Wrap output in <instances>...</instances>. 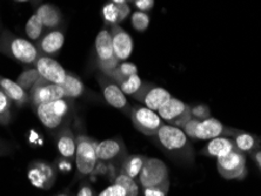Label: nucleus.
<instances>
[{
	"label": "nucleus",
	"mask_w": 261,
	"mask_h": 196,
	"mask_svg": "<svg viewBox=\"0 0 261 196\" xmlns=\"http://www.w3.org/2000/svg\"><path fill=\"white\" fill-rule=\"evenodd\" d=\"M156 145L168 157L182 166H192L195 161V153L189 136L179 127L164 125L153 136Z\"/></svg>",
	"instance_id": "1"
},
{
	"label": "nucleus",
	"mask_w": 261,
	"mask_h": 196,
	"mask_svg": "<svg viewBox=\"0 0 261 196\" xmlns=\"http://www.w3.org/2000/svg\"><path fill=\"white\" fill-rule=\"evenodd\" d=\"M0 51L22 64H34L40 55L36 45L7 31H4L0 36Z\"/></svg>",
	"instance_id": "2"
},
{
	"label": "nucleus",
	"mask_w": 261,
	"mask_h": 196,
	"mask_svg": "<svg viewBox=\"0 0 261 196\" xmlns=\"http://www.w3.org/2000/svg\"><path fill=\"white\" fill-rule=\"evenodd\" d=\"M72 109L71 99L63 98L49 101L36 107V113L46 128L56 130L57 133L65 127L68 115Z\"/></svg>",
	"instance_id": "3"
},
{
	"label": "nucleus",
	"mask_w": 261,
	"mask_h": 196,
	"mask_svg": "<svg viewBox=\"0 0 261 196\" xmlns=\"http://www.w3.org/2000/svg\"><path fill=\"white\" fill-rule=\"evenodd\" d=\"M97 141L87 135L76 136L75 166L80 176H88L93 174L98 166Z\"/></svg>",
	"instance_id": "4"
},
{
	"label": "nucleus",
	"mask_w": 261,
	"mask_h": 196,
	"mask_svg": "<svg viewBox=\"0 0 261 196\" xmlns=\"http://www.w3.org/2000/svg\"><path fill=\"white\" fill-rule=\"evenodd\" d=\"M217 169L219 174L226 180H244L248 173L246 154L234 149L227 155L218 157Z\"/></svg>",
	"instance_id": "5"
},
{
	"label": "nucleus",
	"mask_w": 261,
	"mask_h": 196,
	"mask_svg": "<svg viewBox=\"0 0 261 196\" xmlns=\"http://www.w3.org/2000/svg\"><path fill=\"white\" fill-rule=\"evenodd\" d=\"M129 118L136 129L146 136H154L165 125L164 120L155 110L145 106H133Z\"/></svg>",
	"instance_id": "6"
},
{
	"label": "nucleus",
	"mask_w": 261,
	"mask_h": 196,
	"mask_svg": "<svg viewBox=\"0 0 261 196\" xmlns=\"http://www.w3.org/2000/svg\"><path fill=\"white\" fill-rule=\"evenodd\" d=\"M95 55L99 70L103 74H109L119 65V61L114 55L112 38L110 31L101 30L95 39Z\"/></svg>",
	"instance_id": "7"
},
{
	"label": "nucleus",
	"mask_w": 261,
	"mask_h": 196,
	"mask_svg": "<svg viewBox=\"0 0 261 196\" xmlns=\"http://www.w3.org/2000/svg\"><path fill=\"white\" fill-rule=\"evenodd\" d=\"M166 181H170V171L166 163L155 157H146L144 167L138 178V183L141 188L159 186Z\"/></svg>",
	"instance_id": "8"
},
{
	"label": "nucleus",
	"mask_w": 261,
	"mask_h": 196,
	"mask_svg": "<svg viewBox=\"0 0 261 196\" xmlns=\"http://www.w3.org/2000/svg\"><path fill=\"white\" fill-rule=\"evenodd\" d=\"M98 162L106 166H116L120 168L122 161L128 155L127 148L121 139H109L101 142H97Z\"/></svg>",
	"instance_id": "9"
},
{
	"label": "nucleus",
	"mask_w": 261,
	"mask_h": 196,
	"mask_svg": "<svg viewBox=\"0 0 261 196\" xmlns=\"http://www.w3.org/2000/svg\"><path fill=\"white\" fill-rule=\"evenodd\" d=\"M98 83L101 88L103 99L106 100V102L110 106L114 107L118 110H121L122 113L129 117L132 107H130L128 100L126 98V94L121 91V88L116 82H113L109 76L103 74V73L98 75Z\"/></svg>",
	"instance_id": "10"
},
{
	"label": "nucleus",
	"mask_w": 261,
	"mask_h": 196,
	"mask_svg": "<svg viewBox=\"0 0 261 196\" xmlns=\"http://www.w3.org/2000/svg\"><path fill=\"white\" fill-rule=\"evenodd\" d=\"M132 98L143 103L147 108L158 112L161 107L172 98V95L170 92L163 87L155 86V85L149 82H144L140 90Z\"/></svg>",
	"instance_id": "11"
},
{
	"label": "nucleus",
	"mask_w": 261,
	"mask_h": 196,
	"mask_svg": "<svg viewBox=\"0 0 261 196\" xmlns=\"http://www.w3.org/2000/svg\"><path fill=\"white\" fill-rule=\"evenodd\" d=\"M158 114L164 121L168 122V125L179 127V128L192 118L191 106L173 97L161 107L158 110Z\"/></svg>",
	"instance_id": "12"
},
{
	"label": "nucleus",
	"mask_w": 261,
	"mask_h": 196,
	"mask_svg": "<svg viewBox=\"0 0 261 196\" xmlns=\"http://www.w3.org/2000/svg\"><path fill=\"white\" fill-rule=\"evenodd\" d=\"M29 95L30 102L36 108L37 106L41 105V103L65 98V92L61 85L48 82L44 78H40L39 81L36 83V86L30 91Z\"/></svg>",
	"instance_id": "13"
},
{
	"label": "nucleus",
	"mask_w": 261,
	"mask_h": 196,
	"mask_svg": "<svg viewBox=\"0 0 261 196\" xmlns=\"http://www.w3.org/2000/svg\"><path fill=\"white\" fill-rule=\"evenodd\" d=\"M28 178L34 187L40 189H49L56 182V168L44 161H37L31 164L28 171Z\"/></svg>",
	"instance_id": "14"
},
{
	"label": "nucleus",
	"mask_w": 261,
	"mask_h": 196,
	"mask_svg": "<svg viewBox=\"0 0 261 196\" xmlns=\"http://www.w3.org/2000/svg\"><path fill=\"white\" fill-rule=\"evenodd\" d=\"M34 65H36L37 71L39 72L41 78H44L46 81L63 85L66 80L68 72L51 57L39 55Z\"/></svg>",
	"instance_id": "15"
},
{
	"label": "nucleus",
	"mask_w": 261,
	"mask_h": 196,
	"mask_svg": "<svg viewBox=\"0 0 261 196\" xmlns=\"http://www.w3.org/2000/svg\"><path fill=\"white\" fill-rule=\"evenodd\" d=\"M111 38H112V45L114 55L119 63L127 60L133 52V40L129 34L119 25L111 26Z\"/></svg>",
	"instance_id": "16"
},
{
	"label": "nucleus",
	"mask_w": 261,
	"mask_h": 196,
	"mask_svg": "<svg viewBox=\"0 0 261 196\" xmlns=\"http://www.w3.org/2000/svg\"><path fill=\"white\" fill-rule=\"evenodd\" d=\"M233 127L225 126L216 118H208L206 120L198 122L197 133H195V140H212L216 137L231 135Z\"/></svg>",
	"instance_id": "17"
},
{
	"label": "nucleus",
	"mask_w": 261,
	"mask_h": 196,
	"mask_svg": "<svg viewBox=\"0 0 261 196\" xmlns=\"http://www.w3.org/2000/svg\"><path fill=\"white\" fill-rule=\"evenodd\" d=\"M65 36L61 30H48L47 32L41 36L38 40L37 48L40 55H55L64 46Z\"/></svg>",
	"instance_id": "18"
},
{
	"label": "nucleus",
	"mask_w": 261,
	"mask_h": 196,
	"mask_svg": "<svg viewBox=\"0 0 261 196\" xmlns=\"http://www.w3.org/2000/svg\"><path fill=\"white\" fill-rule=\"evenodd\" d=\"M56 145L61 157L68 161H73L75 159L76 136L72 132L70 127L65 126L64 128H61L57 133Z\"/></svg>",
	"instance_id": "19"
},
{
	"label": "nucleus",
	"mask_w": 261,
	"mask_h": 196,
	"mask_svg": "<svg viewBox=\"0 0 261 196\" xmlns=\"http://www.w3.org/2000/svg\"><path fill=\"white\" fill-rule=\"evenodd\" d=\"M229 137L233 140L238 151H240L246 155H249L252 152L261 149V139L258 135H255V134L232 128Z\"/></svg>",
	"instance_id": "20"
},
{
	"label": "nucleus",
	"mask_w": 261,
	"mask_h": 196,
	"mask_svg": "<svg viewBox=\"0 0 261 196\" xmlns=\"http://www.w3.org/2000/svg\"><path fill=\"white\" fill-rule=\"evenodd\" d=\"M0 88L18 107H22L30 102L29 93L17 81L0 76Z\"/></svg>",
	"instance_id": "21"
},
{
	"label": "nucleus",
	"mask_w": 261,
	"mask_h": 196,
	"mask_svg": "<svg viewBox=\"0 0 261 196\" xmlns=\"http://www.w3.org/2000/svg\"><path fill=\"white\" fill-rule=\"evenodd\" d=\"M236 148L233 140L227 136L216 137L207 142V145L201 149V154L210 157H221L233 152Z\"/></svg>",
	"instance_id": "22"
},
{
	"label": "nucleus",
	"mask_w": 261,
	"mask_h": 196,
	"mask_svg": "<svg viewBox=\"0 0 261 196\" xmlns=\"http://www.w3.org/2000/svg\"><path fill=\"white\" fill-rule=\"evenodd\" d=\"M36 13L40 18L46 30H55L63 22V14L58 7L53 4H44L39 6Z\"/></svg>",
	"instance_id": "23"
},
{
	"label": "nucleus",
	"mask_w": 261,
	"mask_h": 196,
	"mask_svg": "<svg viewBox=\"0 0 261 196\" xmlns=\"http://www.w3.org/2000/svg\"><path fill=\"white\" fill-rule=\"evenodd\" d=\"M146 157L147 156L141 155V154L127 155L126 156V159L122 161L121 166L119 168L120 169L119 172L124 173V174L129 176V178H132L138 181V178H139L141 169L144 167Z\"/></svg>",
	"instance_id": "24"
},
{
	"label": "nucleus",
	"mask_w": 261,
	"mask_h": 196,
	"mask_svg": "<svg viewBox=\"0 0 261 196\" xmlns=\"http://www.w3.org/2000/svg\"><path fill=\"white\" fill-rule=\"evenodd\" d=\"M61 86H63V90L65 92V98L67 99L80 98L85 92V86H84L82 80L76 75L72 74V73H67L66 80Z\"/></svg>",
	"instance_id": "25"
},
{
	"label": "nucleus",
	"mask_w": 261,
	"mask_h": 196,
	"mask_svg": "<svg viewBox=\"0 0 261 196\" xmlns=\"http://www.w3.org/2000/svg\"><path fill=\"white\" fill-rule=\"evenodd\" d=\"M133 74H138V68L136 65L132 63H125V61H122V63H119L118 66L114 68L112 72H110L109 74L105 75L109 76V78L112 80L113 82H116L118 86H120V85L125 81L126 78H128V76Z\"/></svg>",
	"instance_id": "26"
},
{
	"label": "nucleus",
	"mask_w": 261,
	"mask_h": 196,
	"mask_svg": "<svg viewBox=\"0 0 261 196\" xmlns=\"http://www.w3.org/2000/svg\"><path fill=\"white\" fill-rule=\"evenodd\" d=\"M114 183L120 186L125 190L126 196H139V183H138L137 180L129 178L124 173H118L116 178H114Z\"/></svg>",
	"instance_id": "27"
},
{
	"label": "nucleus",
	"mask_w": 261,
	"mask_h": 196,
	"mask_svg": "<svg viewBox=\"0 0 261 196\" xmlns=\"http://www.w3.org/2000/svg\"><path fill=\"white\" fill-rule=\"evenodd\" d=\"M40 74L37 71V68H30V70H25L18 76L17 82L24 88V90L30 93V91L36 86V83L40 80Z\"/></svg>",
	"instance_id": "28"
},
{
	"label": "nucleus",
	"mask_w": 261,
	"mask_h": 196,
	"mask_svg": "<svg viewBox=\"0 0 261 196\" xmlns=\"http://www.w3.org/2000/svg\"><path fill=\"white\" fill-rule=\"evenodd\" d=\"M44 25L41 22L40 18L38 17L37 13H34L32 17H31L28 22H26V34L30 38L31 40L38 41L43 36V31H44Z\"/></svg>",
	"instance_id": "29"
},
{
	"label": "nucleus",
	"mask_w": 261,
	"mask_h": 196,
	"mask_svg": "<svg viewBox=\"0 0 261 196\" xmlns=\"http://www.w3.org/2000/svg\"><path fill=\"white\" fill-rule=\"evenodd\" d=\"M143 83L144 81L140 79L139 75L133 74L128 76V78H126L125 81L122 82L119 87L121 88V91L124 92L126 95H130V97H133V95L140 90L141 86H143Z\"/></svg>",
	"instance_id": "30"
},
{
	"label": "nucleus",
	"mask_w": 261,
	"mask_h": 196,
	"mask_svg": "<svg viewBox=\"0 0 261 196\" xmlns=\"http://www.w3.org/2000/svg\"><path fill=\"white\" fill-rule=\"evenodd\" d=\"M102 13V19L105 21V24L107 25H118L120 22V18H119V10H118V5L114 3H109L103 6V9L101 11Z\"/></svg>",
	"instance_id": "31"
},
{
	"label": "nucleus",
	"mask_w": 261,
	"mask_h": 196,
	"mask_svg": "<svg viewBox=\"0 0 261 196\" xmlns=\"http://www.w3.org/2000/svg\"><path fill=\"white\" fill-rule=\"evenodd\" d=\"M11 103L12 101L0 88V125H9L11 120Z\"/></svg>",
	"instance_id": "32"
},
{
	"label": "nucleus",
	"mask_w": 261,
	"mask_h": 196,
	"mask_svg": "<svg viewBox=\"0 0 261 196\" xmlns=\"http://www.w3.org/2000/svg\"><path fill=\"white\" fill-rule=\"evenodd\" d=\"M132 26L137 31H139V32H144V31L147 30V27L149 26V21H151V19H149L148 14L146 12H141V11H138V12H134L132 14Z\"/></svg>",
	"instance_id": "33"
},
{
	"label": "nucleus",
	"mask_w": 261,
	"mask_h": 196,
	"mask_svg": "<svg viewBox=\"0 0 261 196\" xmlns=\"http://www.w3.org/2000/svg\"><path fill=\"white\" fill-rule=\"evenodd\" d=\"M168 191H170V181H166L159 186L143 188L144 196H167Z\"/></svg>",
	"instance_id": "34"
},
{
	"label": "nucleus",
	"mask_w": 261,
	"mask_h": 196,
	"mask_svg": "<svg viewBox=\"0 0 261 196\" xmlns=\"http://www.w3.org/2000/svg\"><path fill=\"white\" fill-rule=\"evenodd\" d=\"M191 114L192 118L197 119L199 121L206 120V119L212 117V115H211L210 107L206 105H197L194 107H191Z\"/></svg>",
	"instance_id": "35"
},
{
	"label": "nucleus",
	"mask_w": 261,
	"mask_h": 196,
	"mask_svg": "<svg viewBox=\"0 0 261 196\" xmlns=\"http://www.w3.org/2000/svg\"><path fill=\"white\" fill-rule=\"evenodd\" d=\"M98 196H126V194H125V190L122 189L120 186L113 183L107 188H105L102 191H100Z\"/></svg>",
	"instance_id": "36"
},
{
	"label": "nucleus",
	"mask_w": 261,
	"mask_h": 196,
	"mask_svg": "<svg viewBox=\"0 0 261 196\" xmlns=\"http://www.w3.org/2000/svg\"><path fill=\"white\" fill-rule=\"evenodd\" d=\"M132 4L141 12H148L154 6V0H133Z\"/></svg>",
	"instance_id": "37"
},
{
	"label": "nucleus",
	"mask_w": 261,
	"mask_h": 196,
	"mask_svg": "<svg viewBox=\"0 0 261 196\" xmlns=\"http://www.w3.org/2000/svg\"><path fill=\"white\" fill-rule=\"evenodd\" d=\"M76 196H97L95 194V190L92 188V186L88 182H84L80 186Z\"/></svg>",
	"instance_id": "38"
},
{
	"label": "nucleus",
	"mask_w": 261,
	"mask_h": 196,
	"mask_svg": "<svg viewBox=\"0 0 261 196\" xmlns=\"http://www.w3.org/2000/svg\"><path fill=\"white\" fill-rule=\"evenodd\" d=\"M117 5L119 10V18H120V22H121L128 17V14L130 13V7H129V4H117Z\"/></svg>",
	"instance_id": "39"
},
{
	"label": "nucleus",
	"mask_w": 261,
	"mask_h": 196,
	"mask_svg": "<svg viewBox=\"0 0 261 196\" xmlns=\"http://www.w3.org/2000/svg\"><path fill=\"white\" fill-rule=\"evenodd\" d=\"M249 156H251L252 161L255 163V166L258 167L261 172V149H259V151H255V152H252L251 154H249Z\"/></svg>",
	"instance_id": "40"
},
{
	"label": "nucleus",
	"mask_w": 261,
	"mask_h": 196,
	"mask_svg": "<svg viewBox=\"0 0 261 196\" xmlns=\"http://www.w3.org/2000/svg\"><path fill=\"white\" fill-rule=\"evenodd\" d=\"M114 4H130L133 3V0H111Z\"/></svg>",
	"instance_id": "41"
},
{
	"label": "nucleus",
	"mask_w": 261,
	"mask_h": 196,
	"mask_svg": "<svg viewBox=\"0 0 261 196\" xmlns=\"http://www.w3.org/2000/svg\"><path fill=\"white\" fill-rule=\"evenodd\" d=\"M14 2H18V3H25V2H29V0H14Z\"/></svg>",
	"instance_id": "42"
},
{
	"label": "nucleus",
	"mask_w": 261,
	"mask_h": 196,
	"mask_svg": "<svg viewBox=\"0 0 261 196\" xmlns=\"http://www.w3.org/2000/svg\"><path fill=\"white\" fill-rule=\"evenodd\" d=\"M56 196H70V195H67V194H59V195H56Z\"/></svg>",
	"instance_id": "43"
}]
</instances>
